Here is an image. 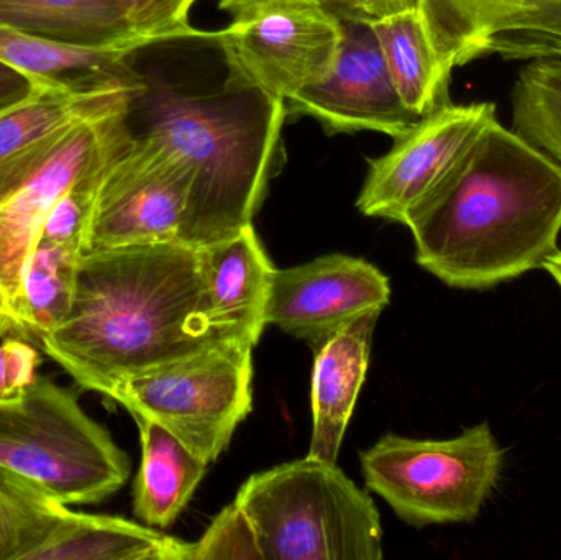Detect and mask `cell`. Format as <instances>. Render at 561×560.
<instances>
[{
  "mask_svg": "<svg viewBox=\"0 0 561 560\" xmlns=\"http://www.w3.org/2000/svg\"><path fill=\"white\" fill-rule=\"evenodd\" d=\"M224 342L199 249L173 242L82 253L71 308L39 345L82 388L111 398L137 375Z\"/></svg>",
  "mask_w": 561,
  "mask_h": 560,
  "instance_id": "1",
  "label": "cell"
},
{
  "mask_svg": "<svg viewBox=\"0 0 561 560\" xmlns=\"http://www.w3.org/2000/svg\"><path fill=\"white\" fill-rule=\"evenodd\" d=\"M415 262L458 289H488L559 252L561 167L500 121L409 217Z\"/></svg>",
  "mask_w": 561,
  "mask_h": 560,
  "instance_id": "2",
  "label": "cell"
},
{
  "mask_svg": "<svg viewBox=\"0 0 561 560\" xmlns=\"http://www.w3.org/2000/svg\"><path fill=\"white\" fill-rule=\"evenodd\" d=\"M145 95L144 135L187 174L181 243L203 249L253 224L278 157L286 102L232 88L196 95L163 82Z\"/></svg>",
  "mask_w": 561,
  "mask_h": 560,
  "instance_id": "3",
  "label": "cell"
},
{
  "mask_svg": "<svg viewBox=\"0 0 561 560\" xmlns=\"http://www.w3.org/2000/svg\"><path fill=\"white\" fill-rule=\"evenodd\" d=\"M145 82L115 95L91 114L45 140L0 161V322L25 339L20 288L22 270L53 204L72 184L104 173L131 141L128 118Z\"/></svg>",
  "mask_w": 561,
  "mask_h": 560,
  "instance_id": "4",
  "label": "cell"
},
{
  "mask_svg": "<svg viewBox=\"0 0 561 560\" xmlns=\"http://www.w3.org/2000/svg\"><path fill=\"white\" fill-rule=\"evenodd\" d=\"M263 560L382 559L381 516L336 462L306 459L250 477L236 499Z\"/></svg>",
  "mask_w": 561,
  "mask_h": 560,
  "instance_id": "5",
  "label": "cell"
},
{
  "mask_svg": "<svg viewBox=\"0 0 561 560\" xmlns=\"http://www.w3.org/2000/svg\"><path fill=\"white\" fill-rule=\"evenodd\" d=\"M0 467L66 506L104 502L131 469L78 395L46 377L0 398Z\"/></svg>",
  "mask_w": 561,
  "mask_h": 560,
  "instance_id": "6",
  "label": "cell"
},
{
  "mask_svg": "<svg viewBox=\"0 0 561 560\" xmlns=\"http://www.w3.org/2000/svg\"><path fill=\"white\" fill-rule=\"evenodd\" d=\"M366 487L408 525L473 522L496 489L504 449L490 423L451 439L386 434L359 454Z\"/></svg>",
  "mask_w": 561,
  "mask_h": 560,
  "instance_id": "7",
  "label": "cell"
},
{
  "mask_svg": "<svg viewBox=\"0 0 561 560\" xmlns=\"http://www.w3.org/2000/svg\"><path fill=\"white\" fill-rule=\"evenodd\" d=\"M253 345L224 342L122 384L111 400L167 427L213 464L252 411Z\"/></svg>",
  "mask_w": 561,
  "mask_h": 560,
  "instance_id": "8",
  "label": "cell"
},
{
  "mask_svg": "<svg viewBox=\"0 0 561 560\" xmlns=\"http://www.w3.org/2000/svg\"><path fill=\"white\" fill-rule=\"evenodd\" d=\"M345 25L316 0H262L214 32L229 66L227 88L287 102L332 72Z\"/></svg>",
  "mask_w": 561,
  "mask_h": 560,
  "instance_id": "9",
  "label": "cell"
},
{
  "mask_svg": "<svg viewBox=\"0 0 561 560\" xmlns=\"http://www.w3.org/2000/svg\"><path fill=\"white\" fill-rule=\"evenodd\" d=\"M497 121L493 102L438 105L382 157L368 160L356 207L366 217L408 222L454 180L484 132Z\"/></svg>",
  "mask_w": 561,
  "mask_h": 560,
  "instance_id": "10",
  "label": "cell"
},
{
  "mask_svg": "<svg viewBox=\"0 0 561 560\" xmlns=\"http://www.w3.org/2000/svg\"><path fill=\"white\" fill-rule=\"evenodd\" d=\"M183 164L147 135L107 168L82 237V253L181 242L186 214Z\"/></svg>",
  "mask_w": 561,
  "mask_h": 560,
  "instance_id": "11",
  "label": "cell"
},
{
  "mask_svg": "<svg viewBox=\"0 0 561 560\" xmlns=\"http://www.w3.org/2000/svg\"><path fill=\"white\" fill-rule=\"evenodd\" d=\"M442 65L561 58V0H419Z\"/></svg>",
  "mask_w": 561,
  "mask_h": 560,
  "instance_id": "12",
  "label": "cell"
},
{
  "mask_svg": "<svg viewBox=\"0 0 561 560\" xmlns=\"http://www.w3.org/2000/svg\"><path fill=\"white\" fill-rule=\"evenodd\" d=\"M388 276L356 256L332 253L293 268L273 270L265 324L313 352L366 315L389 305Z\"/></svg>",
  "mask_w": 561,
  "mask_h": 560,
  "instance_id": "13",
  "label": "cell"
},
{
  "mask_svg": "<svg viewBox=\"0 0 561 560\" xmlns=\"http://www.w3.org/2000/svg\"><path fill=\"white\" fill-rule=\"evenodd\" d=\"M345 38L332 72L286 102L287 115L316 118L330 134L379 132L398 138L421 118L405 108L366 23L345 22Z\"/></svg>",
  "mask_w": 561,
  "mask_h": 560,
  "instance_id": "14",
  "label": "cell"
},
{
  "mask_svg": "<svg viewBox=\"0 0 561 560\" xmlns=\"http://www.w3.org/2000/svg\"><path fill=\"white\" fill-rule=\"evenodd\" d=\"M210 318L229 341L255 347L265 324L266 301L275 266L253 224L237 236L199 249Z\"/></svg>",
  "mask_w": 561,
  "mask_h": 560,
  "instance_id": "15",
  "label": "cell"
},
{
  "mask_svg": "<svg viewBox=\"0 0 561 560\" xmlns=\"http://www.w3.org/2000/svg\"><path fill=\"white\" fill-rule=\"evenodd\" d=\"M379 315L363 316L313 352L312 439L307 456L336 462L371 355Z\"/></svg>",
  "mask_w": 561,
  "mask_h": 560,
  "instance_id": "16",
  "label": "cell"
},
{
  "mask_svg": "<svg viewBox=\"0 0 561 560\" xmlns=\"http://www.w3.org/2000/svg\"><path fill=\"white\" fill-rule=\"evenodd\" d=\"M134 420L141 439V466L134 489L135 516L145 525L168 528L193 499L209 464L161 424L144 416Z\"/></svg>",
  "mask_w": 561,
  "mask_h": 560,
  "instance_id": "17",
  "label": "cell"
},
{
  "mask_svg": "<svg viewBox=\"0 0 561 560\" xmlns=\"http://www.w3.org/2000/svg\"><path fill=\"white\" fill-rule=\"evenodd\" d=\"M0 23L71 45L151 46L117 0H0Z\"/></svg>",
  "mask_w": 561,
  "mask_h": 560,
  "instance_id": "18",
  "label": "cell"
},
{
  "mask_svg": "<svg viewBox=\"0 0 561 560\" xmlns=\"http://www.w3.org/2000/svg\"><path fill=\"white\" fill-rule=\"evenodd\" d=\"M135 46H82L55 42L0 23V61L36 84L91 89L128 71L125 61Z\"/></svg>",
  "mask_w": 561,
  "mask_h": 560,
  "instance_id": "19",
  "label": "cell"
},
{
  "mask_svg": "<svg viewBox=\"0 0 561 560\" xmlns=\"http://www.w3.org/2000/svg\"><path fill=\"white\" fill-rule=\"evenodd\" d=\"M191 542L117 516L71 512L33 560H190Z\"/></svg>",
  "mask_w": 561,
  "mask_h": 560,
  "instance_id": "20",
  "label": "cell"
},
{
  "mask_svg": "<svg viewBox=\"0 0 561 560\" xmlns=\"http://www.w3.org/2000/svg\"><path fill=\"white\" fill-rule=\"evenodd\" d=\"M369 26L408 111L422 118L450 101L451 72L442 65L419 9L388 16Z\"/></svg>",
  "mask_w": 561,
  "mask_h": 560,
  "instance_id": "21",
  "label": "cell"
},
{
  "mask_svg": "<svg viewBox=\"0 0 561 560\" xmlns=\"http://www.w3.org/2000/svg\"><path fill=\"white\" fill-rule=\"evenodd\" d=\"M140 82L125 71L91 89L36 85L22 101L0 108V161L45 140Z\"/></svg>",
  "mask_w": 561,
  "mask_h": 560,
  "instance_id": "22",
  "label": "cell"
},
{
  "mask_svg": "<svg viewBox=\"0 0 561 560\" xmlns=\"http://www.w3.org/2000/svg\"><path fill=\"white\" fill-rule=\"evenodd\" d=\"M81 250L38 240L22 270L20 312L26 341L39 344L71 308Z\"/></svg>",
  "mask_w": 561,
  "mask_h": 560,
  "instance_id": "23",
  "label": "cell"
},
{
  "mask_svg": "<svg viewBox=\"0 0 561 560\" xmlns=\"http://www.w3.org/2000/svg\"><path fill=\"white\" fill-rule=\"evenodd\" d=\"M71 510L0 467V560H33Z\"/></svg>",
  "mask_w": 561,
  "mask_h": 560,
  "instance_id": "24",
  "label": "cell"
},
{
  "mask_svg": "<svg viewBox=\"0 0 561 560\" xmlns=\"http://www.w3.org/2000/svg\"><path fill=\"white\" fill-rule=\"evenodd\" d=\"M511 105V130L561 167V58L537 59L520 69Z\"/></svg>",
  "mask_w": 561,
  "mask_h": 560,
  "instance_id": "25",
  "label": "cell"
},
{
  "mask_svg": "<svg viewBox=\"0 0 561 560\" xmlns=\"http://www.w3.org/2000/svg\"><path fill=\"white\" fill-rule=\"evenodd\" d=\"M127 13L135 33L151 45L176 39H213L191 23V12L199 0H117Z\"/></svg>",
  "mask_w": 561,
  "mask_h": 560,
  "instance_id": "26",
  "label": "cell"
},
{
  "mask_svg": "<svg viewBox=\"0 0 561 560\" xmlns=\"http://www.w3.org/2000/svg\"><path fill=\"white\" fill-rule=\"evenodd\" d=\"M263 560L255 529L236 502L214 518L203 539L191 542L190 560Z\"/></svg>",
  "mask_w": 561,
  "mask_h": 560,
  "instance_id": "27",
  "label": "cell"
},
{
  "mask_svg": "<svg viewBox=\"0 0 561 560\" xmlns=\"http://www.w3.org/2000/svg\"><path fill=\"white\" fill-rule=\"evenodd\" d=\"M105 171L82 178L59 196L43 222L38 240L81 250L92 204Z\"/></svg>",
  "mask_w": 561,
  "mask_h": 560,
  "instance_id": "28",
  "label": "cell"
},
{
  "mask_svg": "<svg viewBox=\"0 0 561 560\" xmlns=\"http://www.w3.org/2000/svg\"><path fill=\"white\" fill-rule=\"evenodd\" d=\"M38 351L32 342L20 338L0 341V398L12 397L25 390L38 377Z\"/></svg>",
  "mask_w": 561,
  "mask_h": 560,
  "instance_id": "29",
  "label": "cell"
},
{
  "mask_svg": "<svg viewBox=\"0 0 561 560\" xmlns=\"http://www.w3.org/2000/svg\"><path fill=\"white\" fill-rule=\"evenodd\" d=\"M322 5L345 22L371 25L388 16L419 9V0H322Z\"/></svg>",
  "mask_w": 561,
  "mask_h": 560,
  "instance_id": "30",
  "label": "cell"
},
{
  "mask_svg": "<svg viewBox=\"0 0 561 560\" xmlns=\"http://www.w3.org/2000/svg\"><path fill=\"white\" fill-rule=\"evenodd\" d=\"M36 85L28 76L0 61V108L22 101Z\"/></svg>",
  "mask_w": 561,
  "mask_h": 560,
  "instance_id": "31",
  "label": "cell"
},
{
  "mask_svg": "<svg viewBox=\"0 0 561 560\" xmlns=\"http://www.w3.org/2000/svg\"><path fill=\"white\" fill-rule=\"evenodd\" d=\"M542 268L547 270V273L552 276L553 282H556L561 289V250L553 253L552 256H549V259L546 260V263H543Z\"/></svg>",
  "mask_w": 561,
  "mask_h": 560,
  "instance_id": "32",
  "label": "cell"
},
{
  "mask_svg": "<svg viewBox=\"0 0 561 560\" xmlns=\"http://www.w3.org/2000/svg\"><path fill=\"white\" fill-rule=\"evenodd\" d=\"M256 2H262V0H220L219 7L233 15V13L239 12V10L245 9V7ZM316 2L322 3V0H316Z\"/></svg>",
  "mask_w": 561,
  "mask_h": 560,
  "instance_id": "33",
  "label": "cell"
},
{
  "mask_svg": "<svg viewBox=\"0 0 561 560\" xmlns=\"http://www.w3.org/2000/svg\"><path fill=\"white\" fill-rule=\"evenodd\" d=\"M3 338H12V332H10V329L7 328L3 322H0V341H2Z\"/></svg>",
  "mask_w": 561,
  "mask_h": 560,
  "instance_id": "34",
  "label": "cell"
}]
</instances>
